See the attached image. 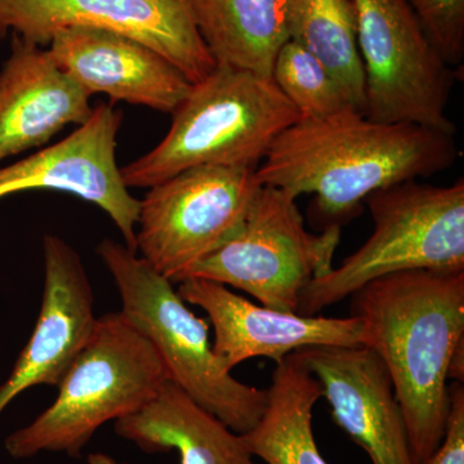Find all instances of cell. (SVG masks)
Masks as SVG:
<instances>
[{
	"mask_svg": "<svg viewBox=\"0 0 464 464\" xmlns=\"http://www.w3.org/2000/svg\"><path fill=\"white\" fill-rule=\"evenodd\" d=\"M295 199L283 188L261 186L240 227L195 266L188 279L224 284L266 307L297 314L304 289L334 268L341 227L307 231Z\"/></svg>",
	"mask_w": 464,
	"mask_h": 464,
	"instance_id": "52a82bcc",
	"label": "cell"
},
{
	"mask_svg": "<svg viewBox=\"0 0 464 464\" xmlns=\"http://www.w3.org/2000/svg\"><path fill=\"white\" fill-rule=\"evenodd\" d=\"M114 431L145 453L176 449L179 464H258L243 436L170 380L140 411L116 420Z\"/></svg>",
	"mask_w": 464,
	"mask_h": 464,
	"instance_id": "e0dca14e",
	"label": "cell"
},
{
	"mask_svg": "<svg viewBox=\"0 0 464 464\" xmlns=\"http://www.w3.org/2000/svg\"><path fill=\"white\" fill-rule=\"evenodd\" d=\"M257 168L201 166L149 188L140 200L136 252L170 283L237 232L257 197Z\"/></svg>",
	"mask_w": 464,
	"mask_h": 464,
	"instance_id": "ba28073f",
	"label": "cell"
},
{
	"mask_svg": "<svg viewBox=\"0 0 464 464\" xmlns=\"http://www.w3.org/2000/svg\"><path fill=\"white\" fill-rule=\"evenodd\" d=\"M121 119L119 110L102 103L66 139L0 167V200L30 190L74 195L101 208L123 235L124 246L136 252L140 200L116 163Z\"/></svg>",
	"mask_w": 464,
	"mask_h": 464,
	"instance_id": "8fae6325",
	"label": "cell"
},
{
	"mask_svg": "<svg viewBox=\"0 0 464 464\" xmlns=\"http://www.w3.org/2000/svg\"><path fill=\"white\" fill-rule=\"evenodd\" d=\"M365 76V116L454 134L447 116L454 74L406 0H353Z\"/></svg>",
	"mask_w": 464,
	"mask_h": 464,
	"instance_id": "9c48e42d",
	"label": "cell"
},
{
	"mask_svg": "<svg viewBox=\"0 0 464 464\" xmlns=\"http://www.w3.org/2000/svg\"><path fill=\"white\" fill-rule=\"evenodd\" d=\"M195 24L217 66L271 78L290 41L288 0H190Z\"/></svg>",
	"mask_w": 464,
	"mask_h": 464,
	"instance_id": "ac0fdd59",
	"label": "cell"
},
{
	"mask_svg": "<svg viewBox=\"0 0 464 464\" xmlns=\"http://www.w3.org/2000/svg\"><path fill=\"white\" fill-rule=\"evenodd\" d=\"M88 464H128L123 462H119L115 458L109 456V454L105 453H93L88 457Z\"/></svg>",
	"mask_w": 464,
	"mask_h": 464,
	"instance_id": "cb8c5ba5",
	"label": "cell"
},
{
	"mask_svg": "<svg viewBox=\"0 0 464 464\" xmlns=\"http://www.w3.org/2000/svg\"><path fill=\"white\" fill-rule=\"evenodd\" d=\"M351 316L389 372L414 464L427 462L447 431L449 365L464 341V271L378 277L351 295Z\"/></svg>",
	"mask_w": 464,
	"mask_h": 464,
	"instance_id": "6da1fadb",
	"label": "cell"
},
{
	"mask_svg": "<svg viewBox=\"0 0 464 464\" xmlns=\"http://www.w3.org/2000/svg\"><path fill=\"white\" fill-rule=\"evenodd\" d=\"M373 232L331 273L304 289L297 314L315 316L366 284L413 270L464 271V182L408 181L366 198Z\"/></svg>",
	"mask_w": 464,
	"mask_h": 464,
	"instance_id": "8992f818",
	"label": "cell"
},
{
	"mask_svg": "<svg viewBox=\"0 0 464 464\" xmlns=\"http://www.w3.org/2000/svg\"><path fill=\"white\" fill-rule=\"evenodd\" d=\"M168 380L151 342L121 311L97 317L53 404L12 432L5 450L14 459L41 453L79 458L103 424L136 413Z\"/></svg>",
	"mask_w": 464,
	"mask_h": 464,
	"instance_id": "3957f363",
	"label": "cell"
},
{
	"mask_svg": "<svg viewBox=\"0 0 464 464\" xmlns=\"http://www.w3.org/2000/svg\"><path fill=\"white\" fill-rule=\"evenodd\" d=\"M450 411L447 431L438 450L423 464H464V389L463 383L449 386Z\"/></svg>",
	"mask_w": 464,
	"mask_h": 464,
	"instance_id": "603a6c76",
	"label": "cell"
},
{
	"mask_svg": "<svg viewBox=\"0 0 464 464\" xmlns=\"http://www.w3.org/2000/svg\"><path fill=\"white\" fill-rule=\"evenodd\" d=\"M97 253L119 290L121 313L151 342L168 378L232 431L249 432L265 413L267 390L232 377L213 351L207 322L141 256L112 239L101 241Z\"/></svg>",
	"mask_w": 464,
	"mask_h": 464,
	"instance_id": "5b68a950",
	"label": "cell"
},
{
	"mask_svg": "<svg viewBox=\"0 0 464 464\" xmlns=\"http://www.w3.org/2000/svg\"><path fill=\"white\" fill-rule=\"evenodd\" d=\"M177 292L186 304L206 311L215 329L213 351L230 371L253 357H268L279 364L302 348L364 344L357 317L304 316L258 306L224 284L200 277L179 283Z\"/></svg>",
	"mask_w": 464,
	"mask_h": 464,
	"instance_id": "7c38bea8",
	"label": "cell"
},
{
	"mask_svg": "<svg viewBox=\"0 0 464 464\" xmlns=\"http://www.w3.org/2000/svg\"><path fill=\"white\" fill-rule=\"evenodd\" d=\"M90 101L50 50L12 34L11 54L0 69V163L84 124L93 112Z\"/></svg>",
	"mask_w": 464,
	"mask_h": 464,
	"instance_id": "2e32d148",
	"label": "cell"
},
{
	"mask_svg": "<svg viewBox=\"0 0 464 464\" xmlns=\"http://www.w3.org/2000/svg\"><path fill=\"white\" fill-rule=\"evenodd\" d=\"M267 405L259 422L244 433L253 457L266 464H329L317 448L313 411L323 389L297 353L275 366Z\"/></svg>",
	"mask_w": 464,
	"mask_h": 464,
	"instance_id": "d6986e66",
	"label": "cell"
},
{
	"mask_svg": "<svg viewBox=\"0 0 464 464\" xmlns=\"http://www.w3.org/2000/svg\"><path fill=\"white\" fill-rule=\"evenodd\" d=\"M58 65L90 96L173 114L188 96V79L149 45L96 27L61 30L48 45Z\"/></svg>",
	"mask_w": 464,
	"mask_h": 464,
	"instance_id": "9a60e30c",
	"label": "cell"
},
{
	"mask_svg": "<svg viewBox=\"0 0 464 464\" xmlns=\"http://www.w3.org/2000/svg\"><path fill=\"white\" fill-rule=\"evenodd\" d=\"M69 27H96L136 39L166 57L191 84L217 67L190 0H0V39L11 32L44 47Z\"/></svg>",
	"mask_w": 464,
	"mask_h": 464,
	"instance_id": "30bf717a",
	"label": "cell"
},
{
	"mask_svg": "<svg viewBox=\"0 0 464 464\" xmlns=\"http://www.w3.org/2000/svg\"><path fill=\"white\" fill-rule=\"evenodd\" d=\"M290 41L313 53L365 115V76L353 0H288Z\"/></svg>",
	"mask_w": 464,
	"mask_h": 464,
	"instance_id": "ffe728a7",
	"label": "cell"
},
{
	"mask_svg": "<svg viewBox=\"0 0 464 464\" xmlns=\"http://www.w3.org/2000/svg\"><path fill=\"white\" fill-rule=\"evenodd\" d=\"M43 258L41 313L14 371L0 386V415L32 387H57L96 323L93 290L78 252L60 237L45 235Z\"/></svg>",
	"mask_w": 464,
	"mask_h": 464,
	"instance_id": "5bb4252c",
	"label": "cell"
},
{
	"mask_svg": "<svg viewBox=\"0 0 464 464\" xmlns=\"http://www.w3.org/2000/svg\"><path fill=\"white\" fill-rule=\"evenodd\" d=\"M167 136L121 168L127 188H150L201 166L255 167L299 115L267 76L217 66L174 110Z\"/></svg>",
	"mask_w": 464,
	"mask_h": 464,
	"instance_id": "277c9868",
	"label": "cell"
},
{
	"mask_svg": "<svg viewBox=\"0 0 464 464\" xmlns=\"http://www.w3.org/2000/svg\"><path fill=\"white\" fill-rule=\"evenodd\" d=\"M271 79L297 110L299 121L359 112L329 70L298 43L288 41L283 45L275 58Z\"/></svg>",
	"mask_w": 464,
	"mask_h": 464,
	"instance_id": "44dd1931",
	"label": "cell"
},
{
	"mask_svg": "<svg viewBox=\"0 0 464 464\" xmlns=\"http://www.w3.org/2000/svg\"><path fill=\"white\" fill-rule=\"evenodd\" d=\"M457 157L454 134L417 124L380 123L353 111L290 125L256 174L262 186L293 197L315 195L317 212L329 226L341 227L369 195L442 172Z\"/></svg>",
	"mask_w": 464,
	"mask_h": 464,
	"instance_id": "7a4b0ae2",
	"label": "cell"
},
{
	"mask_svg": "<svg viewBox=\"0 0 464 464\" xmlns=\"http://www.w3.org/2000/svg\"><path fill=\"white\" fill-rule=\"evenodd\" d=\"M295 353L322 384L334 422L372 464H414L392 381L372 348L314 346Z\"/></svg>",
	"mask_w": 464,
	"mask_h": 464,
	"instance_id": "4fadbf2b",
	"label": "cell"
},
{
	"mask_svg": "<svg viewBox=\"0 0 464 464\" xmlns=\"http://www.w3.org/2000/svg\"><path fill=\"white\" fill-rule=\"evenodd\" d=\"M423 32L449 67L462 66L464 0H406Z\"/></svg>",
	"mask_w": 464,
	"mask_h": 464,
	"instance_id": "7402d4cb",
	"label": "cell"
}]
</instances>
